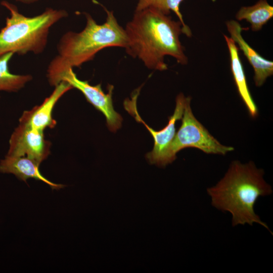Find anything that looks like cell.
Masks as SVG:
<instances>
[{
	"mask_svg": "<svg viewBox=\"0 0 273 273\" xmlns=\"http://www.w3.org/2000/svg\"><path fill=\"white\" fill-rule=\"evenodd\" d=\"M127 37V54L140 60L149 69H167L164 57L170 56L181 65L188 59L179 40L183 26L179 21L152 8L135 11L124 28Z\"/></svg>",
	"mask_w": 273,
	"mask_h": 273,
	"instance_id": "obj_1",
	"label": "cell"
},
{
	"mask_svg": "<svg viewBox=\"0 0 273 273\" xmlns=\"http://www.w3.org/2000/svg\"><path fill=\"white\" fill-rule=\"evenodd\" d=\"M106 21L99 24L88 13H84L86 25L79 32L69 31L64 34L57 45V54L50 62L47 76L51 86L62 81L69 68L79 67L92 60L102 50L109 47L125 48L127 37L113 11L103 7Z\"/></svg>",
	"mask_w": 273,
	"mask_h": 273,
	"instance_id": "obj_2",
	"label": "cell"
},
{
	"mask_svg": "<svg viewBox=\"0 0 273 273\" xmlns=\"http://www.w3.org/2000/svg\"><path fill=\"white\" fill-rule=\"evenodd\" d=\"M263 175V170L258 168L252 161L243 164L233 161L224 176L215 186L207 189L212 206L230 213L234 226L257 223L271 232L254 210L259 197L272 193L271 186Z\"/></svg>",
	"mask_w": 273,
	"mask_h": 273,
	"instance_id": "obj_3",
	"label": "cell"
},
{
	"mask_svg": "<svg viewBox=\"0 0 273 273\" xmlns=\"http://www.w3.org/2000/svg\"><path fill=\"white\" fill-rule=\"evenodd\" d=\"M1 5L9 11L10 15L0 31V56L9 52L19 55L41 53L47 46L51 28L68 16L64 10L49 8L39 15L27 17L7 1H3Z\"/></svg>",
	"mask_w": 273,
	"mask_h": 273,
	"instance_id": "obj_4",
	"label": "cell"
},
{
	"mask_svg": "<svg viewBox=\"0 0 273 273\" xmlns=\"http://www.w3.org/2000/svg\"><path fill=\"white\" fill-rule=\"evenodd\" d=\"M139 94L140 90L135 89L131 95V99L125 100L124 107L137 121L144 124L153 138L154 141L153 149L146 156L149 162L158 166L165 167L175 159L171 155L170 147L176 133L175 123L182 118L186 97L183 93L177 95L174 113L169 117L167 124L163 129L156 131L149 126L138 112L136 103Z\"/></svg>",
	"mask_w": 273,
	"mask_h": 273,
	"instance_id": "obj_5",
	"label": "cell"
},
{
	"mask_svg": "<svg viewBox=\"0 0 273 273\" xmlns=\"http://www.w3.org/2000/svg\"><path fill=\"white\" fill-rule=\"evenodd\" d=\"M190 97H186L181 124L175 133L170 147L171 155L176 159L180 150L193 147L207 154L225 155L234 148L220 144L194 116Z\"/></svg>",
	"mask_w": 273,
	"mask_h": 273,
	"instance_id": "obj_6",
	"label": "cell"
},
{
	"mask_svg": "<svg viewBox=\"0 0 273 273\" xmlns=\"http://www.w3.org/2000/svg\"><path fill=\"white\" fill-rule=\"evenodd\" d=\"M62 81L68 82L73 88L80 91L87 101L105 116L108 127L115 132L121 126L122 118L114 109L112 101L113 86L109 84L108 93L105 94L101 84L90 85L87 81L79 79L72 68H69L64 75Z\"/></svg>",
	"mask_w": 273,
	"mask_h": 273,
	"instance_id": "obj_7",
	"label": "cell"
},
{
	"mask_svg": "<svg viewBox=\"0 0 273 273\" xmlns=\"http://www.w3.org/2000/svg\"><path fill=\"white\" fill-rule=\"evenodd\" d=\"M43 131L19 123L11 135L7 155L26 157L40 165L50 155L51 146Z\"/></svg>",
	"mask_w": 273,
	"mask_h": 273,
	"instance_id": "obj_8",
	"label": "cell"
},
{
	"mask_svg": "<svg viewBox=\"0 0 273 273\" xmlns=\"http://www.w3.org/2000/svg\"><path fill=\"white\" fill-rule=\"evenodd\" d=\"M72 88L68 82L61 81L40 105L23 112L19 118V123L41 131L48 127L54 128L56 121L52 117L53 109L59 100Z\"/></svg>",
	"mask_w": 273,
	"mask_h": 273,
	"instance_id": "obj_9",
	"label": "cell"
},
{
	"mask_svg": "<svg viewBox=\"0 0 273 273\" xmlns=\"http://www.w3.org/2000/svg\"><path fill=\"white\" fill-rule=\"evenodd\" d=\"M226 26L230 37L243 52L253 68L255 85L261 86L273 74V62L261 56L244 40L241 34L243 28L238 22L231 20L226 22Z\"/></svg>",
	"mask_w": 273,
	"mask_h": 273,
	"instance_id": "obj_10",
	"label": "cell"
},
{
	"mask_svg": "<svg viewBox=\"0 0 273 273\" xmlns=\"http://www.w3.org/2000/svg\"><path fill=\"white\" fill-rule=\"evenodd\" d=\"M39 166V164L29 158L6 155L0 161V172L13 174L25 183L28 178L39 180L48 185L52 190H59L66 186L48 180L41 174Z\"/></svg>",
	"mask_w": 273,
	"mask_h": 273,
	"instance_id": "obj_11",
	"label": "cell"
},
{
	"mask_svg": "<svg viewBox=\"0 0 273 273\" xmlns=\"http://www.w3.org/2000/svg\"><path fill=\"white\" fill-rule=\"evenodd\" d=\"M230 57L231 71L239 94L246 105L250 116L255 117L257 115V108L249 91L243 66L241 62L239 49L231 38L224 35Z\"/></svg>",
	"mask_w": 273,
	"mask_h": 273,
	"instance_id": "obj_12",
	"label": "cell"
},
{
	"mask_svg": "<svg viewBox=\"0 0 273 273\" xmlns=\"http://www.w3.org/2000/svg\"><path fill=\"white\" fill-rule=\"evenodd\" d=\"M273 17V7L266 0H259L251 6L242 7L236 14L238 20H245L253 31H258Z\"/></svg>",
	"mask_w": 273,
	"mask_h": 273,
	"instance_id": "obj_13",
	"label": "cell"
},
{
	"mask_svg": "<svg viewBox=\"0 0 273 273\" xmlns=\"http://www.w3.org/2000/svg\"><path fill=\"white\" fill-rule=\"evenodd\" d=\"M13 54L9 52L0 56V91L18 92L32 79L30 74L18 75L10 72L8 63Z\"/></svg>",
	"mask_w": 273,
	"mask_h": 273,
	"instance_id": "obj_14",
	"label": "cell"
},
{
	"mask_svg": "<svg viewBox=\"0 0 273 273\" xmlns=\"http://www.w3.org/2000/svg\"><path fill=\"white\" fill-rule=\"evenodd\" d=\"M183 0H138L135 11H139L146 8H152L162 13L169 15L172 11L179 19L183 26V33L188 37L192 36V31L189 27L185 23L183 15L179 10L180 4Z\"/></svg>",
	"mask_w": 273,
	"mask_h": 273,
	"instance_id": "obj_15",
	"label": "cell"
},
{
	"mask_svg": "<svg viewBox=\"0 0 273 273\" xmlns=\"http://www.w3.org/2000/svg\"><path fill=\"white\" fill-rule=\"evenodd\" d=\"M16 1L21 3H24V4H30L34 3L38 1V0H16Z\"/></svg>",
	"mask_w": 273,
	"mask_h": 273,
	"instance_id": "obj_16",
	"label": "cell"
}]
</instances>
